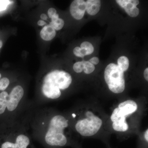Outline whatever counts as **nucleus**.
<instances>
[{"label":"nucleus","mask_w":148,"mask_h":148,"mask_svg":"<svg viewBox=\"0 0 148 148\" xmlns=\"http://www.w3.org/2000/svg\"><path fill=\"white\" fill-rule=\"evenodd\" d=\"M57 14V11L56 10L53 8H50L48 10V14L49 18H51L53 16Z\"/></svg>","instance_id":"nucleus-20"},{"label":"nucleus","mask_w":148,"mask_h":148,"mask_svg":"<svg viewBox=\"0 0 148 148\" xmlns=\"http://www.w3.org/2000/svg\"><path fill=\"white\" fill-rule=\"evenodd\" d=\"M70 13L77 20L82 19L86 11V3L83 0H75L71 4Z\"/></svg>","instance_id":"nucleus-9"},{"label":"nucleus","mask_w":148,"mask_h":148,"mask_svg":"<svg viewBox=\"0 0 148 148\" xmlns=\"http://www.w3.org/2000/svg\"><path fill=\"white\" fill-rule=\"evenodd\" d=\"M74 71L77 73H81L84 70L83 61H79L75 63L73 66Z\"/></svg>","instance_id":"nucleus-18"},{"label":"nucleus","mask_w":148,"mask_h":148,"mask_svg":"<svg viewBox=\"0 0 148 148\" xmlns=\"http://www.w3.org/2000/svg\"><path fill=\"white\" fill-rule=\"evenodd\" d=\"M2 78V75L0 73V79Z\"/></svg>","instance_id":"nucleus-28"},{"label":"nucleus","mask_w":148,"mask_h":148,"mask_svg":"<svg viewBox=\"0 0 148 148\" xmlns=\"http://www.w3.org/2000/svg\"><path fill=\"white\" fill-rule=\"evenodd\" d=\"M29 130L32 138L45 148L64 147L69 142L66 130L69 120L48 107H36L32 104L28 113Z\"/></svg>","instance_id":"nucleus-1"},{"label":"nucleus","mask_w":148,"mask_h":148,"mask_svg":"<svg viewBox=\"0 0 148 148\" xmlns=\"http://www.w3.org/2000/svg\"><path fill=\"white\" fill-rule=\"evenodd\" d=\"M84 70L86 74L91 73L95 70V67L94 65L89 61H83Z\"/></svg>","instance_id":"nucleus-17"},{"label":"nucleus","mask_w":148,"mask_h":148,"mask_svg":"<svg viewBox=\"0 0 148 148\" xmlns=\"http://www.w3.org/2000/svg\"><path fill=\"white\" fill-rule=\"evenodd\" d=\"M81 48L84 55H89L93 53L94 47L90 43L88 42H84L81 45Z\"/></svg>","instance_id":"nucleus-14"},{"label":"nucleus","mask_w":148,"mask_h":148,"mask_svg":"<svg viewBox=\"0 0 148 148\" xmlns=\"http://www.w3.org/2000/svg\"><path fill=\"white\" fill-rule=\"evenodd\" d=\"M51 21L49 23V25L52 27L54 30H61L64 27V21L62 18H59V15L56 14L55 15L51 18Z\"/></svg>","instance_id":"nucleus-13"},{"label":"nucleus","mask_w":148,"mask_h":148,"mask_svg":"<svg viewBox=\"0 0 148 148\" xmlns=\"http://www.w3.org/2000/svg\"><path fill=\"white\" fill-rule=\"evenodd\" d=\"M89 62H90L91 64L94 65H97L99 62V58L98 57H94L90 58V60H89Z\"/></svg>","instance_id":"nucleus-22"},{"label":"nucleus","mask_w":148,"mask_h":148,"mask_svg":"<svg viewBox=\"0 0 148 148\" xmlns=\"http://www.w3.org/2000/svg\"><path fill=\"white\" fill-rule=\"evenodd\" d=\"M3 46V42L1 40H0V49H1V48Z\"/></svg>","instance_id":"nucleus-27"},{"label":"nucleus","mask_w":148,"mask_h":148,"mask_svg":"<svg viewBox=\"0 0 148 148\" xmlns=\"http://www.w3.org/2000/svg\"><path fill=\"white\" fill-rule=\"evenodd\" d=\"M117 63V66L123 72L126 71L129 68V60L126 56H122L119 57Z\"/></svg>","instance_id":"nucleus-15"},{"label":"nucleus","mask_w":148,"mask_h":148,"mask_svg":"<svg viewBox=\"0 0 148 148\" xmlns=\"http://www.w3.org/2000/svg\"><path fill=\"white\" fill-rule=\"evenodd\" d=\"M11 81L8 77H3L0 79V92L8 89L10 85Z\"/></svg>","instance_id":"nucleus-16"},{"label":"nucleus","mask_w":148,"mask_h":148,"mask_svg":"<svg viewBox=\"0 0 148 148\" xmlns=\"http://www.w3.org/2000/svg\"><path fill=\"white\" fill-rule=\"evenodd\" d=\"M29 110L15 121L0 124V148H35L29 130Z\"/></svg>","instance_id":"nucleus-3"},{"label":"nucleus","mask_w":148,"mask_h":148,"mask_svg":"<svg viewBox=\"0 0 148 148\" xmlns=\"http://www.w3.org/2000/svg\"><path fill=\"white\" fill-rule=\"evenodd\" d=\"M104 77L109 89L115 93H121L125 88L124 72L116 64L111 63L106 67Z\"/></svg>","instance_id":"nucleus-5"},{"label":"nucleus","mask_w":148,"mask_h":148,"mask_svg":"<svg viewBox=\"0 0 148 148\" xmlns=\"http://www.w3.org/2000/svg\"><path fill=\"white\" fill-rule=\"evenodd\" d=\"M8 2L9 1H0V11L5 9Z\"/></svg>","instance_id":"nucleus-21"},{"label":"nucleus","mask_w":148,"mask_h":148,"mask_svg":"<svg viewBox=\"0 0 148 148\" xmlns=\"http://www.w3.org/2000/svg\"><path fill=\"white\" fill-rule=\"evenodd\" d=\"M86 118L79 119L75 125V128L78 133L84 137H90L95 135L101 129L103 121L92 112L87 111Z\"/></svg>","instance_id":"nucleus-6"},{"label":"nucleus","mask_w":148,"mask_h":148,"mask_svg":"<svg viewBox=\"0 0 148 148\" xmlns=\"http://www.w3.org/2000/svg\"><path fill=\"white\" fill-rule=\"evenodd\" d=\"M144 77H145V79L148 81V68H147L145 70L144 73Z\"/></svg>","instance_id":"nucleus-23"},{"label":"nucleus","mask_w":148,"mask_h":148,"mask_svg":"<svg viewBox=\"0 0 148 148\" xmlns=\"http://www.w3.org/2000/svg\"><path fill=\"white\" fill-rule=\"evenodd\" d=\"M112 127L115 131L122 132L127 131L129 128L126 119H125L117 120L113 122Z\"/></svg>","instance_id":"nucleus-12"},{"label":"nucleus","mask_w":148,"mask_h":148,"mask_svg":"<svg viewBox=\"0 0 148 148\" xmlns=\"http://www.w3.org/2000/svg\"><path fill=\"white\" fill-rule=\"evenodd\" d=\"M145 139L146 141L147 142H148V129L146 130L145 134Z\"/></svg>","instance_id":"nucleus-26"},{"label":"nucleus","mask_w":148,"mask_h":148,"mask_svg":"<svg viewBox=\"0 0 148 148\" xmlns=\"http://www.w3.org/2000/svg\"><path fill=\"white\" fill-rule=\"evenodd\" d=\"M40 18L42 20H47V16L45 14H42L40 15Z\"/></svg>","instance_id":"nucleus-25"},{"label":"nucleus","mask_w":148,"mask_h":148,"mask_svg":"<svg viewBox=\"0 0 148 148\" xmlns=\"http://www.w3.org/2000/svg\"><path fill=\"white\" fill-rule=\"evenodd\" d=\"M25 91L22 86L17 84L0 92V124L12 122L25 113L31 103Z\"/></svg>","instance_id":"nucleus-2"},{"label":"nucleus","mask_w":148,"mask_h":148,"mask_svg":"<svg viewBox=\"0 0 148 148\" xmlns=\"http://www.w3.org/2000/svg\"><path fill=\"white\" fill-rule=\"evenodd\" d=\"M73 53L75 55L77 56V57L83 58V57L84 56L83 53L81 48L80 47H75L73 49Z\"/></svg>","instance_id":"nucleus-19"},{"label":"nucleus","mask_w":148,"mask_h":148,"mask_svg":"<svg viewBox=\"0 0 148 148\" xmlns=\"http://www.w3.org/2000/svg\"><path fill=\"white\" fill-rule=\"evenodd\" d=\"M46 24L45 21L42 20H40L38 21V24L40 26H43Z\"/></svg>","instance_id":"nucleus-24"},{"label":"nucleus","mask_w":148,"mask_h":148,"mask_svg":"<svg viewBox=\"0 0 148 148\" xmlns=\"http://www.w3.org/2000/svg\"><path fill=\"white\" fill-rule=\"evenodd\" d=\"M86 3V11L90 15H95L99 12L101 7L99 0H88Z\"/></svg>","instance_id":"nucleus-10"},{"label":"nucleus","mask_w":148,"mask_h":148,"mask_svg":"<svg viewBox=\"0 0 148 148\" xmlns=\"http://www.w3.org/2000/svg\"><path fill=\"white\" fill-rule=\"evenodd\" d=\"M71 74L66 71L54 70L45 74L41 80L40 92L34 101H32L35 106L58 100L62 95V91L68 89L71 84Z\"/></svg>","instance_id":"nucleus-4"},{"label":"nucleus","mask_w":148,"mask_h":148,"mask_svg":"<svg viewBox=\"0 0 148 148\" xmlns=\"http://www.w3.org/2000/svg\"><path fill=\"white\" fill-rule=\"evenodd\" d=\"M56 35L55 30L49 25L44 27L40 33L42 38L45 41L51 40L55 37Z\"/></svg>","instance_id":"nucleus-11"},{"label":"nucleus","mask_w":148,"mask_h":148,"mask_svg":"<svg viewBox=\"0 0 148 148\" xmlns=\"http://www.w3.org/2000/svg\"><path fill=\"white\" fill-rule=\"evenodd\" d=\"M138 110V105L135 101L127 100L120 103L112 113L111 120L112 122L118 119H126V117L135 112Z\"/></svg>","instance_id":"nucleus-7"},{"label":"nucleus","mask_w":148,"mask_h":148,"mask_svg":"<svg viewBox=\"0 0 148 148\" xmlns=\"http://www.w3.org/2000/svg\"><path fill=\"white\" fill-rule=\"evenodd\" d=\"M116 1L131 17H136L139 15L140 10L137 7L139 4L138 0H117Z\"/></svg>","instance_id":"nucleus-8"}]
</instances>
